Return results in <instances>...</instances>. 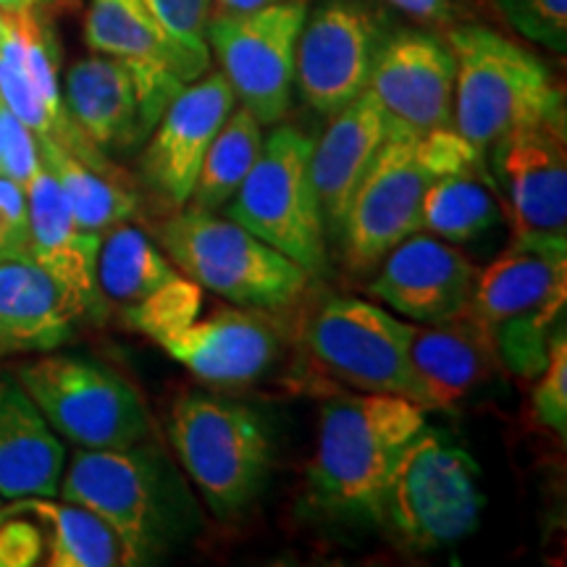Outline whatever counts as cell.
I'll list each match as a JSON object with an SVG mask.
<instances>
[{"instance_id":"cell-24","label":"cell","mask_w":567,"mask_h":567,"mask_svg":"<svg viewBox=\"0 0 567 567\" xmlns=\"http://www.w3.org/2000/svg\"><path fill=\"white\" fill-rule=\"evenodd\" d=\"M66 446L17 375L0 373V499L55 496Z\"/></svg>"},{"instance_id":"cell-11","label":"cell","mask_w":567,"mask_h":567,"mask_svg":"<svg viewBox=\"0 0 567 567\" xmlns=\"http://www.w3.org/2000/svg\"><path fill=\"white\" fill-rule=\"evenodd\" d=\"M308 0H284L247 13H210L208 48L237 101L260 124H279L295 90L297 40Z\"/></svg>"},{"instance_id":"cell-40","label":"cell","mask_w":567,"mask_h":567,"mask_svg":"<svg viewBox=\"0 0 567 567\" xmlns=\"http://www.w3.org/2000/svg\"><path fill=\"white\" fill-rule=\"evenodd\" d=\"M276 3H284V0H213V13H247Z\"/></svg>"},{"instance_id":"cell-15","label":"cell","mask_w":567,"mask_h":567,"mask_svg":"<svg viewBox=\"0 0 567 567\" xmlns=\"http://www.w3.org/2000/svg\"><path fill=\"white\" fill-rule=\"evenodd\" d=\"M234 92L221 71L184 84L155 122L140 172L147 187L172 208H184L213 137L234 111Z\"/></svg>"},{"instance_id":"cell-18","label":"cell","mask_w":567,"mask_h":567,"mask_svg":"<svg viewBox=\"0 0 567 567\" xmlns=\"http://www.w3.org/2000/svg\"><path fill=\"white\" fill-rule=\"evenodd\" d=\"M168 358L210 386H245L260 379L279 354V331L266 310L216 308L158 342Z\"/></svg>"},{"instance_id":"cell-2","label":"cell","mask_w":567,"mask_h":567,"mask_svg":"<svg viewBox=\"0 0 567 567\" xmlns=\"http://www.w3.org/2000/svg\"><path fill=\"white\" fill-rule=\"evenodd\" d=\"M425 425V410L400 394H337L318 413L310 494L326 513L379 517L389 473Z\"/></svg>"},{"instance_id":"cell-23","label":"cell","mask_w":567,"mask_h":567,"mask_svg":"<svg viewBox=\"0 0 567 567\" xmlns=\"http://www.w3.org/2000/svg\"><path fill=\"white\" fill-rule=\"evenodd\" d=\"M389 130L392 118L368 90L329 116V126L321 140H316L313 158H310V174L321 200L326 229L337 231L354 189L389 137Z\"/></svg>"},{"instance_id":"cell-44","label":"cell","mask_w":567,"mask_h":567,"mask_svg":"<svg viewBox=\"0 0 567 567\" xmlns=\"http://www.w3.org/2000/svg\"><path fill=\"white\" fill-rule=\"evenodd\" d=\"M0 505H3V499H0Z\"/></svg>"},{"instance_id":"cell-12","label":"cell","mask_w":567,"mask_h":567,"mask_svg":"<svg viewBox=\"0 0 567 567\" xmlns=\"http://www.w3.org/2000/svg\"><path fill=\"white\" fill-rule=\"evenodd\" d=\"M389 34L384 13L365 0H323L308 11L295 63L302 101L329 118L363 95Z\"/></svg>"},{"instance_id":"cell-34","label":"cell","mask_w":567,"mask_h":567,"mask_svg":"<svg viewBox=\"0 0 567 567\" xmlns=\"http://www.w3.org/2000/svg\"><path fill=\"white\" fill-rule=\"evenodd\" d=\"M509 30L551 53L567 51V0H486Z\"/></svg>"},{"instance_id":"cell-32","label":"cell","mask_w":567,"mask_h":567,"mask_svg":"<svg viewBox=\"0 0 567 567\" xmlns=\"http://www.w3.org/2000/svg\"><path fill=\"white\" fill-rule=\"evenodd\" d=\"M142 6L158 27L179 80L189 84L208 74V21L213 0H142Z\"/></svg>"},{"instance_id":"cell-26","label":"cell","mask_w":567,"mask_h":567,"mask_svg":"<svg viewBox=\"0 0 567 567\" xmlns=\"http://www.w3.org/2000/svg\"><path fill=\"white\" fill-rule=\"evenodd\" d=\"M567 302V250L513 243L476 271L467 308L488 329L538 308Z\"/></svg>"},{"instance_id":"cell-30","label":"cell","mask_w":567,"mask_h":567,"mask_svg":"<svg viewBox=\"0 0 567 567\" xmlns=\"http://www.w3.org/2000/svg\"><path fill=\"white\" fill-rule=\"evenodd\" d=\"M13 509H30L48 526L45 547L51 567H113L126 565L118 536L97 515L74 502H53V496L19 499Z\"/></svg>"},{"instance_id":"cell-27","label":"cell","mask_w":567,"mask_h":567,"mask_svg":"<svg viewBox=\"0 0 567 567\" xmlns=\"http://www.w3.org/2000/svg\"><path fill=\"white\" fill-rule=\"evenodd\" d=\"M38 145L42 166L55 176L71 216L84 231L105 234L137 213V195L118 172H97L53 140L38 137Z\"/></svg>"},{"instance_id":"cell-8","label":"cell","mask_w":567,"mask_h":567,"mask_svg":"<svg viewBox=\"0 0 567 567\" xmlns=\"http://www.w3.org/2000/svg\"><path fill=\"white\" fill-rule=\"evenodd\" d=\"M313 145L316 140L297 126H276L224 208V216L292 258L308 276L326 268V221L310 174Z\"/></svg>"},{"instance_id":"cell-21","label":"cell","mask_w":567,"mask_h":567,"mask_svg":"<svg viewBox=\"0 0 567 567\" xmlns=\"http://www.w3.org/2000/svg\"><path fill=\"white\" fill-rule=\"evenodd\" d=\"M24 195L30 224L27 258L80 297L90 318L103 316L105 297L97 287V250L103 234L84 231L74 221L59 182L45 166H40Z\"/></svg>"},{"instance_id":"cell-31","label":"cell","mask_w":567,"mask_h":567,"mask_svg":"<svg viewBox=\"0 0 567 567\" xmlns=\"http://www.w3.org/2000/svg\"><path fill=\"white\" fill-rule=\"evenodd\" d=\"M264 124L245 105L234 109L205 153L187 205L224 210L252 172L255 161L264 151Z\"/></svg>"},{"instance_id":"cell-6","label":"cell","mask_w":567,"mask_h":567,"mask_svg":"<svg viewBox=\"0 0 567 567\" xmlns=\"http://www.w3.org/2000/svg\"><path fill=\"white\" fill-rule=\"evenodd\" d=\"M161 250L176 271L221 300L252 310H284L300 300L310 276L243 224L184 205L161 226Z\"/></svg>"},{"instance_id":"cell-39","label":"cell","mask_w":567,"mask_h":567,"mask_svg":"<svg viewBox=\"0 0 567 567\" xmlns=\"http://www.w3.org/2000/svg\"><path fill=\"white\" fill-rule=\"evenodd\" d=\"M384 3L421 24H450L460 13L457 0H384Z\"/></svg>"},{"instance_id":"cell-4","label":"cell","mask_w":567,"mask_h":567,"mask_svg":"<svg viewBox=\"0 0 567 567\" xmlns=\"http://www.w3.org/2000/svg\"><path fill=\"white\" fill-rule=\"evenodd\" d=\"M455 55L452 130L481 155L517 126L565 113V95L542 59L484 24L446 34Z\"/></svg>"},{"instance_id":"cell-35","label":"cell","mask_w":567,"mask_h":567,"mask_svg":"<svg viewBox=\"0 0 567 567\" xmlns=\"http://www.w3.org/2000/svg\"><path fill=\"white\" fill-rule=\"evenodd\" d=\"M530 410L536 423L555 431L565 439L567 434V337L565 323L549 339L547 365L536 375L534 394H530Z\"/></svg>"},{"instance_id":"cell-36","label":"cell","mask_w":567,"mask_h":567,"mask_svg":"<svg viewBox=\"0 0 567 567\" xmlns=\"http://www.w3.org/2000/svg\"><path fill=\"white\" fill-rule=\"evenodd\" d=\"M40 145L24 122H19L13 113L3 105V147H0V176L19 184L21 189L30 187L34 174L40 172Z\"/></svg>"},{"instance_id":"cell-9","label":"cell","mask_w":567,"mask_h":567,"mask_svg":"<svg viewBox=\"0 0 567 567\" xmlns=\"http://www.w3.org/2000/svg\"><path fill=\"white\" fill-rule=\"evenodd\" d=\"M13 375L55 434L80 450H124L151 436V413L137 389L97 360L45 354Z\"/></svg>"},{"instance_id":"cell-20","label":"cell","mask_w":567,"mask_h":567,"mask_svg":"<svg viewBox=\"0 0 567 567\" xmlns=\"http://www.w3.org/2000/svg\"><path fill=\"white\" fill-rule=\"evenodd\" d=\"M84 42L92 53L111 55L130 69L137 87L142 122L151 134L184 82L174 71L166 42L142 0H90Z\"/></svg>"},{"instance_id":"cell-25","label":"cell","mask_w":567,"mask_h":567,"mask_svg":"<svg viewBox=\"0 0 567 567\" xmlns=\"http://www.w3.org/2000/svg\"><path fill=\"white\" fill-rule=\"evenodd\" d=\"M61 95L71 122L97 151H126L147 134L130 69L111 55L76 61Z\"/></svg>"},{"instance_id":"cell-28","label":"cell","mask_w":567,"mask_h":567,"mask_svg":"<svg viewBox=\"0 0 567 567\" xmlns=\"http://www.w3.org/2000/svg\"><path fill=\"white\" fill-rule=\"evenodd\" d=\"M179 276L166 252L130 221L103 234L97 250V287L105 300L118 302L126 310Z\"/></svg>"},{"instance_id":"cell-29","label":"cell","mask_w":567,"mask_h":567,"mask_svg":"<svg viewBox=\"0 0 567 567\" xmlns=\"http://www.w3.org/2000/svg\"><path fill=\"white\" fill-rule=\"evenodd\" d=\"M499 221L494 179L486 166L444 174L425 189L421 203V231L450 245H465L484 237Z\"/></svg>"},{"instance_id":"cell-10","label":"cell","mask_w":567,"mask_h":567,"mask_svg":"<svg viewBox=\"0 0 567 567\" xmlns=\"http://www.w3.org/2000/svg\"><path fill=\"white\" fill-rule=\"evenodd\" d=\"M410 337L413 323L392 310L360 297H331L305 326L302 350L310 368L331 384L400 394L421 405Z\"/></svg>"},{"instance_id":"cell-13","label":"cell","mask_w":567,"mask_h":567,"mask_svg":"<svg viewBox=\"0 0 567 567\" xmlns=\"http://www.w3.org/2000/svg\"><path fill=\"white\" fill-rule=\"evenodd\" d=\"M513 243L567 250L565 113L523 124L488 147Z\"/></svg>"},{"instance_id":"cell-7","label":"cell","mask_w":567,"mask_h":567,"mask_svg":"<svg viewBox=\"0 0 567 567\" xmlns=\"http://www.w3.org/2000/svg\"><path fill=\"white\" fill-rule=\"evenodd\" d=\"M168 439L208 509L237 517L264 488L274 436L264 415L216 394H184L168 413Z\"/></svg>"},{"instance_id":"cell-19","label":"cell","mask_w":567,"mask_h":567,"mask_svg":"<svg viewBox=\"0 0 567 567\" xmlns=\"http://www.w3.org/2000/svg\"><path fill=\"white\" fill-rule=\"evenodd\" d=\"M410 365L425 413H450L502 368L492 331L471 308L442 321L413 326Z\"/></svg>"},{"instance_id":"cell-38","label":"cell","mask_w":567,"mask_h":567,"mask_svg":"<svg viewBox=\"0 0 567 567\" xmlns=\"http://www.w3.org/2000/svg\"><path fill=\"white\" fill-rule=\"evenodd\" d=\"M45 555V530L30 520L0 523V567H32Z\"/></svg>"},{"instance_id":"cell-1","label":"cell","mask_w":567,"mask_h":567,"mask_svg":"<svg viewBox=\"0 0 567 567\" xmlns=\"http://www.w3.org/2000/svg\"><path fill=\"white\" fill-rule=\"evenodd\" d=\"M481 166L486 155L452 126L413 132L392 122L337 226L347 271H375L392 247L421 231V203L434 179Z\"/></svg>"},{"instance_id":"cell-14","label":"cell","mask_w":567,"mask_h":567,"mask_svg":"<svg viewBox=\"0 0 567 567\" xmlns=\"http://www.w3.org/2000/svg\"><path fill=\"white\" fill-rule=\"evenodd\" d=\"M0 103L40 140L59 142L97 172H116L105 153L76 130L63 105L53 38L40 3L0 11Z\"/></svg>"},{"instance_id":"cell-41","label":"cell","mask_w":567,"mask_h":567,"mask_svg":"<svg viewBox=\"0 0 567 567\" xmlns=\"http://www.w3.org/2000/svg\"><path fill=\"white\" fill-rule=\"evenodd\" d=\"M32 3H40V0H0V11H19Z\"/></svg>"},{"instance_id":"cell-43","label":"cell","mask_w":567,"mask_h":567,"mask_svg":"<svg viewBox=\"0 0 567 567\" xmlns=\"http://www.w3.org/2000/svg\"><path fill=\"white\" fill-rule=\"evenodd\" d=\"M40 3H55V0H40Z\"/></svg>"},{"instance_id":"cell-16","label":"cell","mask_w":567,"mask_h":567,"mask_svg":"<svg viewBox=\"0 0 567 567\" xmlns=\"http://www.w3.org/2000/svg\"><path fill=\"white\" fill-rule=\"evenodd\" d=\"M368 92L405 130H444L452 126L455 55L431 32H392L373 63Z\"/></svg>"},{"instance_id":"cell-5","label":"cell","mask_w":567,"mask_h":567,"mask_svg":"<svg viewBox=\"0 0 567 567\" xmlns=\"http://www.w3.org/2000/svg\"><path fill=\"white\" fill-rule=\"evenodd\" d=\"M484 507L476 460L425 423L396 457L375 523L410 551H436L476 534Z\"/></svg>"},{"instance_id":"cell-17","label":"cell","mask_w":567,"mask_h":567,"mask_svg":"<svg viewBox=\"0 0 567 567\" xmlns=\"http://www.w3.org/2000/svg\"><path fill=\"white\" fill-rule=\"evenodd\" d=\"M368 295L410 323L442 321L467 308L476 266L434 234H410L381 260Z\"/></svg>"},{"instance_id":"cell-42","label":"cell","mask_w":567,"mask_h":567,"mask_svg":"<svg viewBox=\"0 0 567 567\" xmlns=\"http://www.w3.org/2000/svg\"><path fill=\"white\" fill-rule=\"evenodd\" d=\"M0 147H3V103H0Z\"/></svg>"},{"instance_id":"cell-33","label":"cell","mask_w":567,"mask_h":567,"mask_svg":"<svg viewBox=\"0 0 567 567\" xmlns=\"http://www.w3.org/2000/svg\"><path fill=\"white\" fill-rule=\"evenodd\" d=\"M203 310V287L187 276L168 281L158 292L142 300L140 305L124 310V321L130 329L140 331L153 342L172 334L182 326L193 323Z\"/></svg>"},{"instance_id":"cell-22","label":"cell","mask_w":567,"mask_h":567,"mask_svg":"<svg viewBox=\"0 0 567 567\" xmlns=\"http://www.w3.org/2000/svg\"><path fill=\"white\" fill-rule=\"evenodd\" d=\"M87 308L27 255L0 258V358L51 352L74 337Z\"/></svg>"},{"instance_id":"cell-37","label":"cell","mask_w":567,"mask_h":567,"mask_svg":"<svg viewBox=\"0 0 567 567\" xmlns=\"http://www.w3.org/2000/svg\"><path fill=\"white\" fill-rule=\"evenodd\" d=\"M30 224H27V195L19 184L0 176V258L27 255Z\"/></svg>"},{"instance_id":"cell-3","label":"cell","mask_w":567,"mask_h":567,"mask_svg":"<svg viewBox=\"0 0 567 567\" xmlns=\"http://www.w3.org/2000/svg\"><path fill=\"white\" fill-rule=\"evenodd\" d=\"M59 496L101 517L122 542L126 565L163 555L193 517L174 467L145 442L124 450L76 446Z\"/></svg>"}]
</instances>
